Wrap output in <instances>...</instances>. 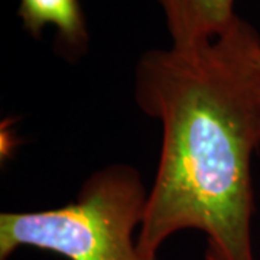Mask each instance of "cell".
Segmentation results:
<instances>
[{
  "label": "cell",
  "instance_id": "7a4b0ae2",
  "mask_svg": "<svg viewBox=\"0 0 260 260\" xmlns=\"http://www.w3.org/2000/svg\"><path fill=\"white\" fill-rule=\"evenodd\" d=\"M148 191L136 168L112 164L91 174L62 207L2 213L0 260L22 247L68 260H159L138 247Z\"/></svg>",
  "mask_w": 260,
  "mask_h": 260
},
{
  "label": "cell",
  "instance_id": "6da1fadb",
  "mask_svg": "<svg viewBox=\"0 0 260 260\" xmlns=\"http://www.w3.org/2000/svg\"><path fill=\"white\" fill-rule=\"evenodd\" d=\"M135 100L162 127L138 247L158 256L175 233L207 236L205 260H253L251 160L260 146V35L234 19L218 37L149 49Z\"/></svg>",
  "mask_w": 260,
  "mask_h": 260
},
{
  "label": "cell",
  "instance_id": "277c9868",
  "mask_svg": "<svg viewBox=\"0 0 260 260\" xmlns=\"http://www.w3.org/2000/svg\"><path fill=\"white\" fill-rule=\"evenodd\" d=\"M18 16L30 37L55 26L65 52L78 55L88 47V28L80 0H19Z\"/></svg>",
  "mask_w": 260,
  "mask_h": 260
},
{
  "label": "cell",
  "instance_id": "3957f363",
  "mask_svg": "<svg viewBox=\"0 0 260 260\" xmlns=\"http://www.w3.org/2000/svg\"><path fill=\"white\" fill-rule=\"evenodd\" d=\"M172 45L185 47L218 37L237 18L234 0H156Z\"/></svg>",
  "mask_w": 260,
  "mask_h": 260
}]
</instances>
